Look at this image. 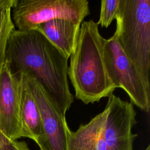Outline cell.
<instances>
[{"label":"cell","instance_id":"6da1fadb","mask_svg":"<svg viewBox=\"0 0 150 150\" xmlns=\"http://www.w3.org/2000/svg\"><path fill=\"white\" fill-rule=\"evenodd\" d=\"M68 59L38 30L15 29L9 38L5 63L10 73L34 78L64 115L74 100L67 79Z\"/></svg>","mask_w":150,"mask_h":150},{"label":"cell","instance_id":"52a82bcc","mask_svg":"<svg viewBox=\"0 0 150 150\" xmlns=\"http://www.w3.org/2000/svg\"><path fill=\"white\" fill-rule=\"evenodd\" d=\"M105 109L104 135L107 150H134V141L137 137L132 132L137 123L134 104L112 93L108 97Z\"/></svg>","mask_w":150,"mask_h":150},{"label":"cell","instance_id":"ba28073f","mask_svg":"<svg viewBox=\"0 0 150 150\" xmlns=\"http://www.w3.org/2000/svg\"><path fill=\"white\" fill-rule=\"evenodd\" d=\"M21 81L5 63L0 70V130L9 138H22L19 115Z\"/></svg>","mask_w":150,"mask_h":150},{"label":"cell","instance_id":"5b68a950","mask_svg":"<svg viewBox=\"0 0 150 150\" xmlns=\"http://www.w3.org/2000/svg\"><path fill=\"white\" fill-rule=\"evenodd\" d=\"M103 58L107 73L114 86L124 90L131 103L148 113L150 92L147 90L138 71L120 46L115 33L104 39Z\"/></svg>","mask_w":150,"mask_h":150},{"label":"cell","instance_id":"7a4b0ae2","mask_svg":"<svg viewBox=\"0 0 150 150\" xmlns=\"http://www.w3.org/2000/svg\"><path fill=\"white\" fill-rule=\"evenodd\" d=\"M104 39L97 22L89 20L81 23L76 46L70 56L67 76L76 98L85 104L98 102L116 89L105 66Z\"/></svg>","mask_w":150,"mask_h":150},{"label":"cell","instance_id":"9a60e30c","mask_svg":"<svg viewBox=\"0 0 150 150\" xmlns=\"http://www.w3.org/2000/svg\"><path fill=\"white\" fill-rule=\"evenodd\" d=\"M15 0H0V8L12 3Z\"/></svg>","mask_w":150,"mask_h":150},{"label":"cell","instance_id":"3957f363","mask_svg":"<svg viewBox=\"0 0 150 150\" xmlns=\"http://www.w3.org/2000/svg\"><path fill=\"white\" fill-rule=\"evenodd\" d=\"M114 32L150 92V0H120Z\"/></svg>","mask_w":150,"mask_h":150},{"label":"cell","instance_id":"2e32d148","mask_svg":"<svg viewBox=\"0 0 150 150\" xmlns=\"http://www.w3.org/2000/svg\"><path fill=\"white\" fill-rule=\"evenodd\" d=\"M145 150H150V145H149L147 146V148H146Z\"/></svg>","mask_w":150,"mask_h":150},{"label":"cell","instance_id":"5bb4252c","mask_svg":"<svg viewBox=\"0 0 150 150\" xmlns=\"http://www.w3.org/2000/svg\"><path fill=\"white\" fill-rule=\"evenodd\" d=\"M0 150H30L24 141L9 138L0 130Z\"/></svg>","mask_w":150,"mask_h":150},{"label":"cell","instance_id":"8992f818","mask_svg":"<svg viewBox=\"0 0 150 150\" xmlns=\"http://www.w3.org/2000/svg\"><path fill=\"white\" fill-rule=\"evenodd\" d=\"M19 75L30 91L41 114L44 135L36 143L40 150H69L67 134L70 129L65 115L34 78L25 73Z\"/></svg>","mask_w":150,"mask_h":150},{"label":"cell","instance_id":"8fae6325","mask_svg":"<svg viewBox=\"0 0 150 150\" xmlns=\"http://www.w3.org/2000/svg\"><path fill=\"white\" fill-rule=\"evenodd\" d=\"M16 76H19L21 81L19 115L22 137L28 138L37 143L44 135L41 114L26 83L20 75Z\"/></svg>","mask_w":150,"mask_h":150},{"label":"cell","instance_id":"7c38bea8","mask_svg":"<svg viewBox=\"0 0 150 150\" xmlns=\"http://www.w3.org/2000/svg\"><path fill=\"white\" fill-rule=\"evenodd\" d=\"M18 0L0 8V70L5 63V53L9 38L15 29L11 16V9Z\"/></svg>","mask_w":150,"mask_h":150},{"label":"cell","instance_id":"9c48e42d","mask_svg":"<svg viewBox=\"0 0 150 150\" xmlns=\"http://www.w3.org/2000/svg\"><path fill=\"white\" fill-rule=\"evenodd\" d=\"M105 109L88 123L81 124L76 131L69 129L67 144L69 150H107L104 139Z\"/></svg>","mask_w":150,"mask_h":150},{"label":"cell","instance_id":"4fadbf2b","mask_svg":"<svg viewBox=\"0 0 150 150\" xmlns=\"http://www.w3.org/2000/svg\"><path fill=\"white\" fill-rule=\"evenodd\" d=\"M120 0H103L101 1V10L99 21L97 22L101 27L108 28L115 19Z\"/></svg>","mask_w":150,"mask_h":150},{"label":"cell","instance_id":"277c9868","mask_svg":"<svg viewBox=\"0 0 150 150\" xmlns=\"http://www.w3.org/2000/svg\"><path fill=\"white\" fill-rule=\"evenodd\" d=\"M90 14L87 0H18L11 9L13 23L19 30H33L40 23L55 19L81 24Z\"/></svg>","mask_w":150,"mask_h":150},{"label":"cell","instance_id":"30bf717a","mask_svg":"<svg viewBox=\"0 0 150 150\" xmlns=\"http://www.w3.org/2000/svg\"><path fill=\"white\" fill-rule=\"evenodd\" d=\"M80 25L67 19H55L40 23L35 29L69 58L75 49Z\"/></svg>","mask_w":150,"mask_h":150}]
</instances>
